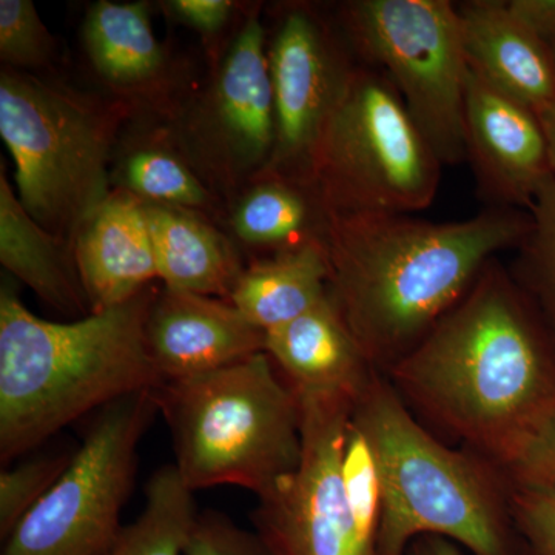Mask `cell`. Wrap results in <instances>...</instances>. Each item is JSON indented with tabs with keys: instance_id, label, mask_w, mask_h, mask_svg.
<instances>
[{
	"instance_id": "6da1fadb",
	"label": "cell",
	"mask_w": 555,
	"mask_h": 555,
	"mask_svg": "<svg viewBox=\"0 0 555 555\" xmlns=\"http://www.w3.org/2000/svg\"><path fill=\"white\" fill-rule=\"evenodd\" d=\"M386 377L414 414L496 467L555 411L553 364L496 258Z\"/></svg>"
},
{
	"instance_id": "7a4b0ae2",
	"label": "cell",
	"mask_w": 555,
	"mask_h": 555,
	"mask_svg": "<svg viewBox=\"0 0 555 555\" xmlns=\"http://www.w3.org/2000/svg\"><path fill=\"white\" fill-rule=\"evenodd\" d=\"M531 215L494 207L459 222L328 214V297L358 345L389 374L454 308L499 251L524 243Z\"/></svg>"
},
{
	"instance_id": "3957f363",
	"label": "cell",
	"mask_w": 555,
	"mask_h": 555,
	"mask_svg": "<svg viewBox=\"0 0 555 555\" xmlns=\"http://www.w3.org/2000/svg\"><path fill=\"white\" fill-rule=\"evenodd\" d=\"M156 292L54 323L0 288V462L5 467L91 411L164 383L147 345Z\"/></svg>"
},
{
	"instance_id": "277c9868",
	"label": "cell",
	"mask_w": 555,
	"mask_h": 555,
	"mask_svg": "<svg viewBox=\"0 0 555 555\" xmlns=\"http://www.w3.org/2000/svg\"><path fill=\"white\" fill-rule=\"evenodd\" d=\"M352 420L371 440L382 476L378 555H406L423 535L474 555H518L511 488L494 463L438 440L382 372L358 398Z\"/></svg>"
},
{
	"instance_id": "5b68a950",
	"label": "cell",
	"mask_w": 555,
	"mask_h": 555,
	"mask_svg": "<svg viewBox=\"0 0 555 555\" xmlns=\"http://www.w3.org/2000/svg\"><path fill=\"white\" fill-rule=\"evenodd\" d=\"M155 400L192 492L232 485L261 499L299 465L301 406L266 352L164 382Z\"/></svg>"
},
{
	"instance_id": "8992f818",
	"label": "cell",
	"mask_w": 555,
	"mask_h": 555,
	"mask_svg": "<svg viewBox=\"0 0 555 555\" xmlns=\"http://www.w3.org/2000/svg\"><path fill=\"white\" fill-rule=\"evenodd\" d=\"M130 107L3 68L0 137L16 167L17 198L30 217L75 248L109 198V160Z\"/></svg>"
},
{
	"instance_id": "52a82bcc",
	"label": "cell",
	"mask_w": 555,
	"mask_h": 555,
	"mask_svg": "<svg viewBox=\"0 0 555 555\" xmlns=\"http://www.w3.org/2000/svg\"><path fill=\"white\" fill-rule=\"evenodd\" d=\"M441 166L385 73L353 67L313 163L312 188L327 214L425 210Z\"/></svg>"
},
{
	"instance_id": "ba28073f",
	"label": "cell",
	"mask_w": 555,
	"mask_h": 555,
	"mask_svg": "<svg viewBox=\"0 0 555 555\" xmlns=\"http://www.w3.org/2000/svg\"><path fill=\"white\" fill-rule=\"evenodd\" d=\"M343 25L387 76L441 164L466 159L467 64L459 10L448 0H356Z\"/></svg>"
},
{
	"instance_id": "9c48e42d",
	"label": "cell",
	"mask_w": 555,
	"mask_h": 555,
	"mask_svg": "<svg viewBox=\"0 0 555 555\" xmlns=\"http://www.w3.org/2000/svg\"><path fill=\"white\" fill-rule=\"evenodd\" d=\"M156 414L155 390L101 409L67 469L14 528L2 555H107L122 532L139 443Z\"/></svg>"
},
{
	"instance_id": "30bf717a",
	"label": "cell",
	"mask_w": 555,
	"mask_h": 555,
	"mask_svg": "<svg viewBox=\"0 0 555 555\" xmlns=\"http://www.w3.org/2000/svg\"><path fill=\"white\" fill-rule=\"evenodd\" d=\"M173 139L204 182L222 192L264 171L275 145V102L258 11L248 14L206 90L182 109Z\"/></svg>"
},
{
	"instance_id": "8fae6325",
	"label": "cell",
	"mask_w": 555,
	"mask_h": 555,
	"mask_svg": "<svg viewBox=\"0 0 555 555\" xmlns=\"http://www.w3.org/2000/svg\"><path fill=\"white\" fill-rule=\"evenodd\" d=\"M301 460L254 513L255 532L273 555H378L347 503L343 451L357 401L341 396L298 397Z\"/></svg>"
},
{
	"instance_id": "7c38bea8",
	"label": "cell",
	"mask_w": 555,
	"mask_h": 555,
	"mask_svg": "<svg viewBox=\"0 0 555 555\" xmlns=\"http://www.w3.org/2000/svg\"><path fill=\"white\" fill-rule=\"evenodd\" d=\"M275 145L259 175L312 188L320 139L353 65L315 10L288 7L269 46ZM313 189V188H312Z\"/></svg>"
},
{
	"instance_id": "4fadbf2b",
	"label": "cell",
	"mask_w": 555,
	"mask_h": 555,
	"mask_svg": "<svg viewBox=\"0 0 555 555\" xmlns=\"http://www.w3.org/2000/svg\"><path fill=\"white\" fill-rule=\"evenodd\" d=\"M465 141L480 189L503 207H531L543 182L554 175L534 109L492 89L469 68Z\"/></svg>"
},
{
	"instance_id": "5bb4252c",
	"label": "cell",
	"mask_w": 555,
	"mask_h": 555,
	"mask_svg": "<svg viewBox=\"0 0 555 555\" xmlns=\"http://www.w3.org/2000/svg\"><path fill=\"white\" fill-rule=\"evenodd\" d=\"M147 345L164 382L196 377L264 352L266 334L228 299L164 287L147 318Z\"/></svg>"
},
{
	"instance_id": "9a60e30c",
	"label": "cell",
	"mask_w": 555,
	"mask_h": 555,
	"mask_svg": "<svg viewBox=\"0 0 555 555\" xmlns=\"http://www.w3.org/2000/svg\"><path fill=\"white\" fill-rule=\"evenodd\" d=\"M75 259L91 313L145 291L158 268L144 201L124 190L113 192L80 230Z\"/></svg>"
},
{
	"instance_id": "2e32d148",
	"label": "cell",
	"mask_w": 555,
	"mask_h": 555,
	"mask_svg": "<svg viewBox=\"0 0 555 555\" xmlns=\"http://www.w3.org/2000/svg\"><path fill=\"white\" fill-rule=\"evenodd\" d=\"M264 352L298 397L358 400L379 372L328 294L301 317L268 332Z\"/></svg>"
},
{
	"instance_id": "e0dca14e",
	"label": "cell",
	"mask_w": 555,
	"mask_h": 555,
	"mask_svg": "<svg viewBox=\"0 0 555 555\" xmlns=\"http://www.w3.org/2000/svg\"><path fill=\"white\" fill-rule=\"evenodd\" d=\"M467 68L526 107L555 104V62L547 43L526 30L499 0L460 3Z\"/></svg>"
},
{
	"instance_id": "ac0fdd59",
	"label": "cell",
	"mask_w": 555,
	"mask_h": 555,
	"mask_svg": "<svg viewBox=\"0 0 555 555\" xmlns=\"http://www.w3.org/2000/svg\"><path fill=\"white\" fill-rule=\"evenodd\" d=\"M82 35L94 72L124 104L158 94L167 57L152 30L147 3L101 0L87 13Z\"/></svg>"
},
{
	"instance_id": "d6986e66",
	"label": "cell",
	"mask_w": 555,
	"mask_h": 555,
	"mask_svg": "<svg viewBox=\"0 0 555 555\" xmlns=\"http://www.w3.org/2000/svg\"><path fill=\"white\" fill-rule=\"evenodd\" d=\"M164 287L228 299L243 273L235 248L196 211L145 203Z\"/></svg>"
},
{
	"instance_id": "ffe728a7",
	"label": "cell",
	"mask_w": 555,
	"mask_h": 555,
	"mask_svg": "<svg viewBox=\"0 0 555 555\" xmlns=\"http://www.w3.org/2000/svg\"><path fill=\"white\" fill-rule=\"evenodd\" d=\"M0 262L3 269L64 315H90L75 248L30 217L0 169Z\"/></svg>"
},
{
	"instance_id": "44dd1931",
	"label": "cell",
	"mask_w": 555,
	"mask_h": 555,
	"mask_svg": "<svg viewBox=\"0 0 555 555\" xmlns=\"http://www.w3.org/2000/svg\"><path fill=\"white\" fill-rule=\"evenodd\" d=\"M327 286L326 246L309 243L244 268L229 301L268 334L327 297Z\"/></svg>"
},
{
	"instance_id": "7402d4cb",
	"label": "cell",
	"mask_w": 555,
	"mask_h": 555,
	"mask_svg": "<svg viewBox=\"0 0 555 555\" xmlns=\"http://www.w3.org/2000/svg\"><path fill=\"white\" fill-rule=\"evenodd\" d=\"M327 221L315 190L272 177L258 178L232 215V228L244 244L278 251L324 243Z\"/></svg>"
},
{
	"instance_id": "603a6c76",
	"label": "cell",
	"mask_w": 555,
	"mask_h": 555,
	"mask_svg": "<svg viewBox=\"0 0 555 555\" xmlns=\"http://www.w3.org/2000/svg\"><path fill=\"white\" fill-rule=\"evenodd\" d=\"M198 514L177 467H160L149 480L144 509L107 555H184Z\"/></svg>"
},
{
	"instance_id": "cb8c5ba5",
	"label": "cell",
	"mask_w": 555,
	"mask_h": 555,
	"mask_svg": "<svg viewBox=\"0 0 555 555\" xmlns=\"http://www.w3.org/2000/svg\"><path fill=\"white\" fill-rule=\"evenodd\" d=\"M120 189L147 204L185 208L204 215L214 210L215 196L198 171L179 150L144 145L124 156L118 169Z\"/></svg>"
},
{
	"instance_id": "d4e9b609",
	"label": "cell",
	"mask_w": 555,
	"mask_h": 555,
	"mask_svg": "<svg viewBox=\"0 0 555 555\" xmlns=\"http://www.w3.org/2000/svg\"><path fill=\"white\" fill-rule=\"evenodd\" d=\"M75 452L33 456L0 473V537L9 539L22 518L38 505L60 480Z\"/></svg>"
},
{
	"instance_id": "484cf974",
	"label": "cell",
	"mask_w": 555,
	"mask_h": 555,
	"mask_svg": "<svg viewBox=\"0 0 555 555\" xmlns=\"http://www.w3.org/2000/svg\"><path fill=\"white\" fill-rule=\"evenodd\" d=\"M56 51V40L40 20L30 0L0 2V60L7 68H42Z\"/></svg>"
},
{
	"instance_id": "4316f807",
	"label": "cell",
	"mask_w": 555,
	"mask_h": 555,
	"mask_svg": "<svg viewBox=\"0 0 555 555\" xmlns=\"http://www.w3.org/2000/svg\"><path fill=\"white\" fill-rule=\"evenodd\" d=\"M529 210L531 230L521 243V273L555 320V175L543 182Z\"/></svg>"
},
{
	"instance_id": "83f0119b",
	"label": "cell",
	"mask_w": 555,
	"mask_h": 555,
	"mask_svg": "<svg viewBox=\"0 0 555 555\" xmlns=\"http://www.w3.org/2000/svg\"><path fill=\"white\" fill-rule=\"evenodd\" d=\"M496 469L511 489L555 492V411L539 423Z\"/></svg>"
},
{
	"instance_id": "f1b7e54d",
	"label": "cell",
	"mask_w": 555,
	"mask_h": 555,
	"mask_svg": "<svg viewBox=\"0 0 555 555\" xmlns=\"http://www.w3.org/2000/svg\"><path fill=\"white\" fill-rule=\"evenodd\" d=\"M184 555H273L257 532L217 511L199 513Z\"/></svg>"
},
{
	"instance_id": "f546056e",
	"label": "cell",
	"mask_w": 555,
	"mask_h": 555,
	"mask_svg": "<svg viewBox=\"0 0 555 555\" xmlns=\"http://www.w3.org/2000/svg\"><path fill=\"white\" fill-rule=\"evenodd\" d=\"M511 513L537 554L555 555V492L511 489Z\"/></svg>"
},
{
	"instance_id": "4dcf8cb0",
	"label": "cell",
	"mask_w": 555,
	"mask_h": 555,
	"mask_svg": "<svg viewBox=\"0 0 555 555\" xmlns=\"http://www.w3.org/2000/svg\"><path fill=\"white\" fill-rule=\"evenodd\" d=\"M171 16L203 35H218L232 17L235 3L230 0H173Z\"/></svg>"
},
{
	"instance_id": "1f68e13d",
	"label": "cell",
	"mask_w": 555,
	"mask_h": 555,
	"mask_svg": "<svg viewBox=\"0 0 555 555\" xmlns=\"http://www.w3.org/2000/svg\"><path fill=\"white\" fill-rule=\"evenodd\" d=\"M506 10L535 38L547 46L555 42V0H509Z\"/></svg>"
},
{
	"instance_id": "d6a6232c",
	"label": "cell",
	"mask_w": 555,
	"mask_h": 555,
	"mask_svg": "<svg viewBox=\"0 0 555 555\" xmlns=\"http://www.w3.org/2000/svg\"><path fill=\"white\" fill-rule=\"evenodd\" d=\"M406 555H460L451 540L437 535H423L408 547Z\"/></svg>"
},
{
	"instance_id": "836d02e7",
	"label": "cell",
	"mask_w": 555,
	"mask_h": 555,
	"mask_svg": "<svg viewBox=\"0 0 555 555\" xmlns=\"http://www.w3.org/2000/svg\"><path fill=\"white\" fill-rule=\"evenodd\" d=\"M537 118L542 124L547 144V156H550L551 170L555 175V104L537 112Z\"/></svg>"
},
{
	"instance_id": "e575fe53",
	"label": "cell",
	"mask_w": 555,
	"mask_h": 555,
	"mask_svg": "<svg viewBox=\"0 0 555 555\" xmlns=\"http://www.w3.org/2000/svg\"><path fill=\"white\" fill-rule=\"evenodd\" d=\"M551 50H553V56H554V62H555V42L553 43V46H551Z\"/></svg>"
}]
</instances>
